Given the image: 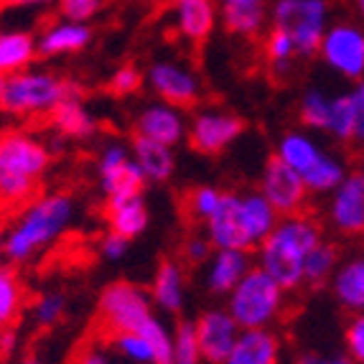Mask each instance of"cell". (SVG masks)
I'll return each instance as SVG.
<instances>
[{
    "mask_svg": "<svg viewBox=\"0 0 364 364\" xmlns=\"http://www.w3.org/2000/svg\"><path fill=\"white\" fill-rule=\"evenodd\" d=\"M328 222L339 235H364V168L341 178L328 199Z\"/></svg>",
    "mask_w": 364,
    "mask_h": 364,
    "instance_id": "cell-14",
    "label": "cell"
},
{
    "mask_svg": "<svg viewBox=\"0 0 364 364\" xmlns=\"http://www.w3.org/2000/svg\"><path fill=\"white\" fill-rule=\"evenodd\" d=\"M245 130V122L237 115L219 107H204L188 120L186 138L191 148L204 156H217L227 151Z\"/></svg>",
    "mask_w": 364,
    "mask_h": 364,
    "instance_id": "cell-12",
    "label": "cell"
},
{
    "mask_svg": "<svg viewBox=\"0 0 364 364\" xmlns=\"http://www.w3.org/2000/svg\"><path fill=\"white\" fill-rule=\"evenodd\" d=\"M267 18L273 28L291 36L298 56L304 59L318 51V43L331 26V8L328 0H273Z\"/></svg>",
    "mask_w": 364,
    "mask_h": 364,
    "instance_id": "cell-7",
    "label": "cell"
},
{
    "mask_svg": "<svg viewBox=\"0 0 364 364\" xmlns=\"http://www.w3.org/2000/svg\"><path fill=\"white\" fill-rule=\"evenodd\" d=\"M293 364H354L352 357L346 352H316V349H306L301 352Z\"/></svg>",
    "mask_w": 364,
    "mask_h": 364,
    "instance_id": "cell-46",
    "label": "cell"
},
{
    "mask_svg": "<svg viewBox=\"0 0 364 364\" xmlns=\"http://www.w3.org/2000/svg\"><path fill=\"white\" fill-rule=\"evenodd\" d=\"M323 153L326 151L318 146V140L311 133H306V130H291V133H286L278 140V148H275V158H280L301 178L318 164V158Z\"/></svg>",
    "mask_w": 364,
    "mask_h": 364,
    "instance_id": "cell-27",
    "label": "cell"
},
{
    "mask_svg": "<svg viewBox=\"0 0 364 364\" xmlns=\"http://www.w3.org/2000/svg\"><path fill=\"white\" fill-rule=\"evenodd\" d=\"M219 16L227 31L237 36H257L265 28L267 6L265 0H217Z\"/></svg>",
    "mask_w": 364,
    "mask_h": 364,
    "instance_id": "cell-26",
    "label": "cell"
},
{
    "mask_svg": "<svg viewBox=\"0 0 364 364\" xmlns=\"http://www.w3.org/2000/svg\"><path fill=\"white\" fill-rule=\"evenodd\" d=\"M38 43L31 31H0V77H13L33 67Z\"/></svg>",
    "mask_w": 364,
    "mask_h": 364,
    "instance_id": "cell-25",
    "label": "cell"
},
{
    "mask_svg": "<svg viewBox=\"0 0 364 364\" xmlns=\"http://www.w3.org/2000/svg\"><path fill=\"white\" fill-rule=\"evenodd\" d=\"M357 122L359 112L349 92H341V95H334L328 100V115L323 133H328L339 143H354L357 140Z\"/></svg>",
    "mask_w": 364,
    "mask_h": 364,
    "instance_id": "cell-29",
    "label": "cell"
},
{
    "mask_svg": "<svg viewBox=\"0 0 364 364\" xmlns=\"http://www.w3.org/2000/svg\"><path fill=\"white\" fill-rule=\"evenodd\" d=\"M74 222V199L67 191H41L13 212L3 235V257L11 265H23L46 252Z\"/></svg>",
    "mask_w": 364,
    "mask_h": 364,
    "instance_id": "cell-1",
    "label": "cell"
},
{
    "mask_svg": "<svg viewBox=\"0 0 364 364\" xmlns=\"http://www.w3.org/2000/svg\"><path fill=\"white\" fill-rule=\"evenodd\" d=\"M105 344L112 349L120 359L130 364H153V352L148 339L140 331H122V334L105 336Z\"/></svg>",
    "mask_w": 364,
    "mask_h": 364,
    "instance_id": "cell-33",
    "label": "cell"
},
{
    "mask_svg": "<svg viewBox=\"0 0 364 364\" xmlns=\"http://www.w3.org/2000/svg\"><path fill=\"white\" fill-rule=\"evenodd\" d=\"M344 176H346L344 161L336 158L334 153L326 151L318 158V164L304 176V183H306V188H309V194H331Z\"/></svg>",
    "mask_w": 364,
    "mask_h": 364,
    "instance_id": "cell-32",
    "label": "cell"
},
{
    "mask_svg": "<svg viewBox=\"0 0 364 364\" xmlns=\"http://www.w3.org/2000/svg\"><path fill=\"white\" fill-rule=\"evenodd\" d=\"M212 242L207 240V235H191L186 237V242H183V260L191 262V265H204L207 257L212 255Z\"/></svg>",
    "mask_w": 364,
    "mask_h": 364,
    "instance_id": "cell-44",
    "label": "cell"
},
{
    "mask_svg": "<svg viewBox=\"0 0 364 364\" xmlns=\"http://www.w3.org/2000/svg\"><path fill=\"white\" fill-rule=\"evenodd\" d=\"M168 6L176 33L191 43L207 41L222 21L217 0H171Z\"/></svg>",
    "mask_w": 364,
    "mask_h": 364,
    "instance_id": "cell-17",
    "label": "cell"
},
{
    "mask_svg": "<svg viewBox=\"0 0 364 364\" xmlns=\"http://www.w3.org/2000/svg\"><path fill=\"white\" fill-rule=\"evenodd\" d=\"M138 331L151 344L153 364H173V334H171L168 326L158 316H151Z\"/></svg>",
    "mask_w": 364,
    "mask_h": 364,
    "instance_id": "cell-34",
    "label": "cell"
},
{
    "mask_svg": "<svg viewBox=\"0 0 364 364\" xmlns=\"http://www.w3.org/2000/svg\"><path fill=\"white\" fill-rule=\"evenodd\" d=\"M328 100L331 95H326L318 87H311L301 95V102H298V117L309 130H323L328 115Z\"/></svg>",
    "mask_w": 364,
    "mask_h": 364,
    "instance_id": "cell-37",
    "label": "cell"
},
{
    "mask_svg": "<svg viewBox=\"0 0 364 364\" xmlns=\"http://www.w3.org/2000/svg\"><path fill=\"white\" fill-rule=\"evenodd\" d=\"M275 212L260 191L247 194H227L214 212V217L204 225V235L214 250H257L273 227L278 225Z\"/></svg>",
    "mask_w": 364,
    "mask_h": 364,
    "instance_id": "cell-4",
    "label": "cell"
},
{
    "mask_svg": "<svg viewBox=\"0 0 364 364\" xmlns=\"http://www.w3.org/2000/svg\"><path fill=\"white\" fill-rule=\"evenodd\" d=\"M0 334H3V328H0Z\"/></svg>",
    "mask_w": 364,
    "mask_h": 364,
    "instance_id": "cell-55",
    "label": "cell"
},
{
    "mask_svg": "<svg viewBox=\"0 0 364 364\" xmlns=\"http://www.w3.org/2000/svg\"><path fill=\"white\" fill-rule=\"evenodd\" d=\"M359 158H362V166H364V140L359 143Z\"/></svg>",
    "mask_w": 364,
    "mask_h": 364,
    "instance_id": "cell-53",
    "label": "cell"
},
{
    "mask_svg": "<svg viewBox=\"0 0 364 364\" xmlns=\"http://www.w3.org/2000/svg\"><path fill=\"white\" fill-rule=\"evenodd\" d=\"M173 334V364H201V349L199 339H196L194 321H181L176 323Z\"/></svg>",
    "mask_w": 364,
    "mask_h": 364,
    "instance_id": "cell-39",
    "label": "cell"
},
{
    "mask_svg": "<svg viewBox=\"0 0 364 364\" xmlns=\"http://www.w3.org/2000/svg\"><path fill=\"white\" fill-rule=\"evenodd\" d=\"M0 217H3V214H0Z\"/></svg>",
    "mask_w": 364,
    "mask_h": 364,
    "instance_id": "cell-57",
    "label": "cell"
},
{
    "mask_svg": "<svg viewBox=\"0 0 364 364\" xmlns=\"http://www.w3.org/2000/svg\"><path fill=\"white\" fill-rule=\"evenodd\" d=\"M3 235H6V227L0 222V260H3Z\"/></svg>",
    "mask_w": 364,
    "mask_h": 364,
    "instance_id": "cell-50",
    "label": "cell"
},
{
    "mask_svg": "<svg viewBox=\"0 0 364 364\" xmlns=\"http://www.w3.org/2000/svg\"><path fill=\"white\" fill-rule=\"evenodd\" d=\"M204 265L207 288L217 296H227L255 267V257L247 250H212Z\"/></svg>",
    "mask_w": 364,
    "mask_h": 364,
    "instance_id": "cell-18",
    "label": "cell"
},
{
    "mask_svg": "<svg viewBox=\"0 0 364 364\" xmlns=\"http://www.w3.org/2000/svg\"><path fill=\"white\" fill-rule=\"evenodd\" d=\"M97 181L105 201H122L143 194L146 178L135 166L130 148L122 143H107L97 156Z\"/></svg>",
    "mask_w": 364,
    "mask_h": 364,
    "instance_id": "cell-10",
    "label": "cell"
},
{
    "mask_svg": "<svg viewBox=\"0 0 364 364\" xmlns=\"http://www.w3.org/2000/svg\"><path fill=\"white\" fill-rule=\"evenodd\" d=\"M354 8H357V13L362 16V21H364V0H354Z\"/></svg>",
    "mask_w": 364,
    "mask_h": 364,
    "instance_id": "cell-49",
    "label": "cell"
},
{
    "mask_svg": "<svg viewBox=\"0 0 364 364\" xmlns=\"http://www.w3.org/2000/svg\"><path fill=\"white\" fill-rule=\"evenodd\" d=\"M69 364H115V362H112V354H109L107 344L102 339H95L79 346Z\"/></svg>",
    "mask_w": 364,
    "mask_h": 364,
    "instance_id": "cell-43",
    "label": "cell"
},
{
    "mask_svg": "<svg viewBox=\"0 0 364 364\" xmlns=\"http://www.w3.org/2000/svg\"><path fill=\"white\" fill-rule=\"evenodd\" d=\"M222 364H280V339L273 328H242Z\"/></svg>",
    "mask_w": 364,
    "mask_h": 364,
    "instance_id": "cell-20",
    "label": "cell"
},
{
    "mask_svg": "<svg viewBox=\"0 0 364 364\" xmlns=\"http://www.w3.org/2000/svg\"><path fill=\"white\" fill-rule=\"evenodd\" d=\"M321 227L309 214L280 217L273 232L255 250V265L265 270L286 293L304 286V265L309 252L321 242Z\"/></svg>",
    "mask_w": 364,
    "mask_h": 364,
    "instance_id": "cell-3",
    "label": "cell"
},
{
    "mask_svg": "<svg viewBox=\"0 0 364 364\" xmlns=\"http://www.w3.org/2000/svg\"><path fill=\"white\" fill-rule=\"evenodd\" d=\"M130 156H133L135 166L140 168L146 183H164L176 171L173 148L164 146V143H156V140L135 135L133 143H130Z\"/></svg>",
    "mask_w": 364,
    "mask_h": 364,
    "instance_id": "cell-21",
    "label": "cell"
},
{
    "mask_svg": "<svg viewBox=\"0 0 364 364\" xmlns=\"http://www.w3.org/2000/svg\"><path fill=\"white\" fill-rule=\"evenodd\" d=\"M3 85H6V77H0V95H3Z\"/></svg>",
    "mask_w": 364,
    "mask_h": 364,
    "instance_id": "cell-54",
    "label": "cell"
},
{
    "mask_svg": "<svg viewBox=\"0 0 364 364\" xmlns=\"http://www.w3.org/2000/svg\"><path fill=\"white\" fill-rule=\"evenodd\" d=\"M56 13L64 21H77V23H87L95 16L102 13L107 6V0H56Z\"/></svg>",
    "mask_w": 364,
    "mask_h": 364,
    "instance_id": "cell-40",
    "label": "cell"
},
{
    "mask_svg": "<svg viewBox=\"0 0 364 364\" xmlns=\"http://www.w3.org/2000/svg\"><path fill=\"white\" fill-rule=\"evenodd\" d=\"M153 316V301L146 291L128 280L109 283L97 301L100 334L112 336L122 331H138Z\"/></svg>",
    "mask_w": 364,
    "mask_h": 364,
    "instance_id": "cell-8",
    "label": "cell"
},
{
    "mask_svg": "<svg viewBox=\"0 0 364 364\" xmlns=\"http://www.w3.org/2000/svg\"><path fill=\"white\" fill-rule=\"evenodd\" d=\"M146 85L161 102H168L173 107H191L201 97V79L194 69L173 59L153 61L146 72Z\"/></svg>",
    "mask_w": 364,
    "mask_h": 364,
    "instance_id": "cell-11",
    "label": "cell"
},
{
    "mask_svg": "<svg viewBox=\"0 0 364 364\" xmlns=\"http://www.w3.org/2000/svg\"><path fill=\"white\" fill-rule=\"evenodd\" d=\"M143 3H151V6H168L171 0H143Z\"/></svg>",
    "mask_w": 364,
    "mask_h": 364,
    "instance_id": "cell-51",
    "label": "cell"
},
{
    "mask_svg": "<svg viewBox=\"0 0 364 364\" xmlns=\"http://www.w3.org/2000/svg\"><path fill=\"white\" fill-rule=\"evenodd\" d=\"M265 56L267 64L275 69V74H286L293 67V61L301 59L291 36L278 28H270V33L265 36Z\"/></svg>",
    "mask_w": 364,
    "mask_h": 364,
    "instance_id": "cell-35",
    "label": "cell"
},
{
    "mask_svg": "<svg viewBox=\"0 0 364 364\" xmlns=\"http://www.w3.org/2000/svg\"><path fill=\"white\" fill-rule=\"evenodd\" d=\"M188 120L183 115L181 107H173L168 102H153L146 105L135 115V135L156 143H164L168 148H176L183 138H186Z\"/></svg>",
    "mask_w": 364,
    "mask_h": 364,
    "instance_id": "cell-16",
    "label": "cell"
},
{
    "mask_svg": "<svg viewBox=\"0 0 364 364\" xmlns=\"http://www.w3.org/2000/svg\"><path fill=\"white\" fill-rule=\"evenodd\" d=\"M56 0H6L3 6H13V8H46L54 6Z\"/></svg>",
    "mask_w": 364,
    "mask_h": 364,
    "instance_id": "cell-48",
    "label": "cell"
},
{
    "mask_svg": "<svg viewBox=\"0 0 364 364\" xmlns=\"http://www.w3.org/2000/svg\"><path fill=\"white\" fill-rule=\"evenodd\" d=\"M26 309V288L18 270L13 265H0V328L16 326Z\"/></svg>",
    "mask_w": 364,
    "mask_h": 364,
    "instance_id": "cell-30",
    "label": "cell"
},
{
    "mask_svg": "<svg viewBox=\"0 0 364 364\" xmlns=\"http://www.w3.org/2000/svg\"><path fill=\"white\" fill-rule=\"evenodd\" d=\"M130 250V240H125V237L115 235V232H107V235L100 240V255L105 257V260H122V257L128 255Z\"/></svg>",
    "mask_w": 364,
    "mask_h": 364,
    "instance_id": "cell-45",
    "label": "cell"
},
{
    "mask_svg": "<svg viewBox=\"0 0 364 364\" xmlns=\"http://www.w3.org/2000/svg\"><path fill=\"white\" fill-rule=\"evenodd\" d=\"M16 346H18V331H16V326L3 328V334H0V354H11Z\"/></svg>",
    "mask_w": 364,
    "mask_h": 364,
    "instance_id": "cell-47",
    "label": "cell"
},
{
    "mask_svg": "<svg viewBox=\"0 0 364 364\" xmlns=\"http://www.w3.org/2000/svg\"><path fill=\"white\" fill-rule=\"evenodd\" d=\"M79 97V87L49 69H23V72L6 77L0 109L16 120H33L49 117L64 100Z\"/></svg>",
    "mask_w": 364,
    "mask_h": 364,
    "instance_id": "cell-5",
    "label": "cell"
},
{
    "mask_svg": "<svg viewBox=\"0 0 364 364\" xmlns=\"http://www.w3.org/2000/svg\"><path fill=\"white\" fill-rule=\"evenodd\" d=\"M283 309L286 291L257 265L227 293V314L240 328H270Z\"/></svg>",
    "mask_w": 364,
    "mask_h": 364,
    "instance_id": "cell-6",
    "label": "cell"
},
{
    "mask_svg": "<svg viewBox=\"0 0 364 364\" xmlns=\"http://www.w3.org/2000/svg\"><path fill=\"white\" fill-rule=\"evenodd\" d=\"M344 344H346V354L352 357V362L364 364V311L352 314L344 331Z\"/></svg>",
    "mask_w": 364,
    "mask_h": 364,
    "instance_id": "cell-42",
    "label": "cell"
},
{
    "mask_svg": "<svg viewBox=\"0 0 364 364\" xmlns=\"http://www.w3.org/2000/svg\"><path fill=\"white\" fill-rule=\"evenodd\" d=\"M49 125L56 135L72 140H87L97 133V117L82 102V95L64 100L49 115Z\"/></svg>",
    "mask_w": 364,
    "mask_h": 364,
    "instance_id": "cell-24",
    "label": "cell"
},
{
    "mask_svg": "<svg viewBox=\"0 0 364 364\" xmlns=\"http://www.w3.org/2000/svg\"><path fill=\"white\" fill-rule=\"evenodd\" d=\"M143 82H146V79H143L138 67L122 64V67H117L115 72H112L107 87H109V92H115L117 97H128V95H135V92L143 87Z\"/></svg>",
    "mask_w": 364,
    "mask_h": 364,
    "instance_id": "cell-41",
    "label": "cell"
},
{
    "mask_svg": "<svg viewBox=\"0 0 364 364\" xmlns=\"http://www.w3.org/2000/svg\"><path fill=\"white\" fill-rule=\"evenodd\" d=\"M0 364H3V362H0Z\"/></svg>",
    "mask_w": 364,
    "mask_h": 364,
    "instance_id": "cell-58",
    "label": "cell"
},
{
    "mask_svg": "<svg viewBox=\"0 0 364 364\" xmlns=\"http://www.w3.org/2000/svg\"><path fill=\"white\" fill-rule=\"evenodd\" d=\"M64 311H67V296L64 293H41V296L31 304V318L33 323L41 328H51L64 318Z\"/></svg>",
    "mask_w": 364,
    "mask_h": 364,
    "instance_id": "cell-38",
    "label": "cell"
},
{
    "mask_svg": "<svg viewBox=\"0 0 364 364\" xmlns=\"http://www.w3.org/2000/svg\"><path fill=\"white\" fill-rule=\"evenodd\" d=\"M0 3H6V0H0Z\"/></svg>",
    "mask_w": 364,
    "mask_h": 364,
    "instance_id": "cell-56",
    "label": "cell"
},
{
    "mask_svg": "<svg viewBox=\"0 0 364 364\" xmlns=\"http://www.w3.org/2000/svg\"><path fill=\"white\" fill-rule=\"evenodd\" d=\"M328 283H331V293L341 309L349 314L364 311V255L339 260Z\"/></svg>",
    "mask_w": 364,
    "mask_h": 364,
    "instance_id": "cell-22",
    "label": "cell"
},
{
    "mask_svg": "<svg viewBox=\"0 0 364 364\" xmlns=\"http://www.w3.org/2000/svg\"><path fill=\"white\" fill-rule=\"evenodd\" d=\"M339 260H341L339 250L331 242H326V240H321V242L309 252V257H306L304 286L318 288V286H323V283H328L331 275H334L336 265H339Z\"/></svg>",
    "mask_w": 364,
    "mask_h": 364,
    "instance_id": "cell-31",
    "label": "cell"
},
{
    "mask_svg": "<svg viewBox=\"0 0 364 364\" xmlns=\"http://www.w3.org/2000/svg\"><path fill=\"white\" fill-rule=\"evenodd\" d=\"M323 67L341 79L357 82L364 77V28L352 21L331 23L323 33L318 51Z\"/></svg>",
    "mask_w": 364,
    "mask_h": 364,
    "instance_id": "cell-9",
    "label": "cell"
},
{
    "mask_svg": "<svg viewBox=\"0 0 364 364\" xmlns=\"http://www.w3.org/2000/svg\"><path fill=\"white\" fill-rule=\"evenodd\" d=\"M92 41V28L87 23H77V21H54L36 36L38 43V56L46 59H56V56H69L77 51L87 49Z\"/></svg>",
    "mask_w": 364,
    "mask_h": 364,
    "instance_id": "cell-19",
    "label": "cell"
},
{
    "mask_svg": "<svg viewBox=\"0 0 364 364\" xmlns=\"http://www.w3.org/2000/svg\"><path fill=\"white\" fill-rule=\"evenodd\" d=\"M222 196H225V191H219L217 186H207V183L191 188L186 194V201H183L188 217L199 222V225H207L219 209V204H222Z\"/></svg>",
    "mask_w": 364,
    "mask_h": 364,
    "instance_id": "cell-36",
    "label": "cell"
},
{
    "mask_svg": "<svg viewBox=\"0 0 364 364\" xmlns=\"http://www.w3.org/2000/svg\"><path fill=\"white\" fill-rule=\"evenodd\" d=\"M105 217H107L109 232L125 237V240H135L148 230L151 222V212H148L143 194L130 196L122 201H107L105 204Z\"/></svg>",
    "mask_w": 364,
    "mask_h": 364,
    "instance_id": "cell-28",
    "label": "cell"
},
{
    "mask_svg": "<svg viewBox=\"0 0 364 364\" xmlns=\"http://www.w3.org/2000/svg\"><path fill=\"white\" fill-rule=\"evenodd\" d=\"M21 364H41V359H38V357H26Z\"/></svg>",
    "mask_w": 364,
    "mask_h": 364,
    "instance_id": "cell-52",
    "label": "cell"
},
{
    "mask_svg": "<svg viewBox=\"0 0 364 364\" xmlns=\"http://www.w3.org/2000/svg\"><path fill=\"white\" fill-rule=\"evenodd\" d=\"M51 166V148L28 130H0V214L18 212L36 194Z\"/></svg>",
    "mask_w": 364,
    "mask_h": 364,
    "instance_id": "cell-2",
    "label": "cell"
},
{
    "mask_svg": "<svg viewBox=\"0 0 364 364\" xmlns=\"http://www.w3.org/2000/svg\"><path fill=\"white\" fill-rule=\"evenodd\" d=\"M151 296L153 306L161 309L164 314H178L186 301V278H183V267L176 260H164L158 265L156 275L151 280Z\"/></svg>",
    "mask_w": 364,
    "mask_h": 364,
    "instance_id": "cell-23",
    "label": "cell"
},
{
    "mask_svg": "<svg viewBox=\"0 0 364 364\" xmlns=\"http://www.w3.org/2000/svg\"><path fill=\"white\" fill-rule=\"evenodd\" d=\"M260 194L278 212V217H288V214L304 212L309 188H306L304 178L298 176L296 171L288 168L280 158L273 156L265 164V168H262Z\"/></svg>",
    "mask_w": 364,
    "mask_h": 364,
    "instance_id": "cell-13",
    "label": "cell"
},
{
    "mask_svg": "<svg viewBox=\"0 0 364 364\" xmlns=\"http://www.w3.org/2000/svg\"><path fill=\"white\" fill-rule=\"evenodd\" d=\"M196 339H199L201 359L209 364H222L227 354L232 352L237 336L242 328L237 326L235 318L227 314V309H209L194 321Z\"/></svg>",
    "mask_w": 364,
    "mask_h": 364,
    "instance_id": "cell-15",
    "label": "cell"
}]
</instances>
